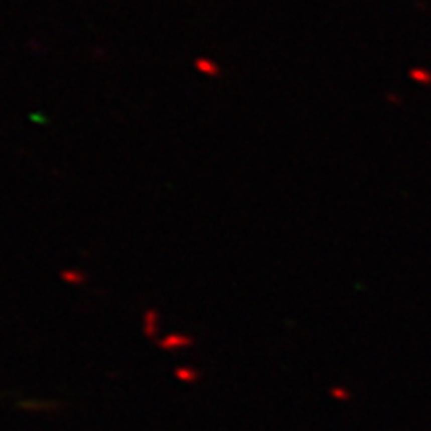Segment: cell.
<instances>
[{
	"instance_id": "cell-1",
	"label": "cell",
	"mask_w": 431,
	"mask_h": 431,
	"mask_svg": "<svg viewBox=\"0 0 431 431\" xmlns=\"http://www.w3.org/2000/svg\"><path fill=\"white\" fill-rule=\"evenodd\" d=\"M194 68H196L200 74L210 76V78H214V76H218V74H220V66H218L212 58H206V56L196 58V60H194Z\"/></svg>"
}]
</instances>
